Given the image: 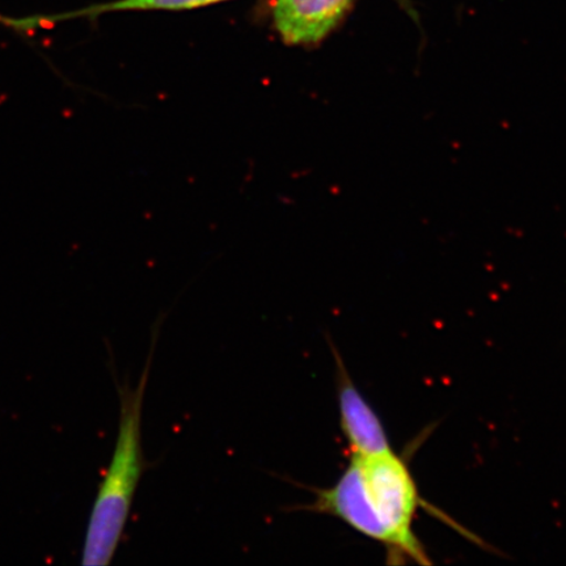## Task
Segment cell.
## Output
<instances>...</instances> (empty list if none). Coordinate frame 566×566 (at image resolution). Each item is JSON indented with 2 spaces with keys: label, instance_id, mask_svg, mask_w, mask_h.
<instances>
[{
  "label": "cell",
  "instance_id": "6da1fadb",
  "mask_svg": "<svg viewBox=\"0 0 566 566\" xmlns=\"http://www.w3.org/2000/svg\"><path fill=\"white\" fill-rule=\"evenodd\" d=\"M150 360L151 356L137 388L119 389L122 413L116 448L92 509L82 560L86 566H104L112 562L145 470L140 427Z\"/></svg>",
  "mask_w": 566,
  "mask_h": 566
},
{
  "label": "cell",
  "instance_id": "7a4b0ae2",
  "mask_svg": "<svg viewBox=\"0 0 566 566\" xmlns=\"http://www.w3.org/2000/svg\"><path fill=\"white\" fill-rule=\"evenodd\" d=\"M352 458L358 463L366 499L375 518L386 531L388 562L431 564L427 549L413 531L417 512L429 505L422 501L406 460L395 451L375 457Z\"/></svg>",
  "mask_w": 566,
  "mask_h": 566
},
{
  "label": "cell",
  "instance_id": "3957f363",
  "mask_svg": "<svg viewBox=\"0 0 566 566\" xmlns=\"http://www.w3.org/2000/svg\"><path fill=\"white\" fill-rule=\"evenodd\" d=\"M332 350L336 359L339 422L349 443L352 457L367 458L395 451L380 417L353 384L344 360L334 346Z\"/></svg>",
  "mask_w": 566,
  "mask_h": 566
},
{
  "label": "cell",
  "instance_id": "277c9868",
  "mask_svg": "<svg viewBox=\"0 0 566 566\" xmlns=\"http://www.w3.org/2000/svg\"><path fill=\"white\" fill-rule=\"evenodd\" d=\"M306 509L311 512L334 515L357 533L380 543L386 549L388 547L386 531L375 518L369 501L366 499L358 463L353 458L337 483L329 490L316 491V500Z\"/></svg>",
  "mask_w": 566,
  "mask_h": 566
},
{
  "label": "cell",
  "instance_id": "5b68a950",
  "mask_svg": "<svg viewBox=\"0 0 566 566\" xmlns=\"http://www.w3.org/2000/svg\"><path fill=\"white\" fill-rule=\"evenodd\" d=\"M352 0H277L275 30L287 45H315L335 30Z\"/></svg>",
  "mask_w": 566,
  "mask_h": 566
},
{
  "label": "cell",
  "instance_id": "8992f818",
  "mask_svg": "<svg viewBox=\"0 0 566 566\" xmlns=\"http://www.w3.org/2000/svg\"><path fill=\"white\" fill-rule=\"evenodd\" d=\"M224 2V0H117L105 4L90 6L87 9L55 13L56 21H69L75 18L95 19L105 12L119 11H151V10H190L197 7H203Z\"/></svg>",
  "mask_w": 566,
  "mask_h": 566
}]
</instances>
